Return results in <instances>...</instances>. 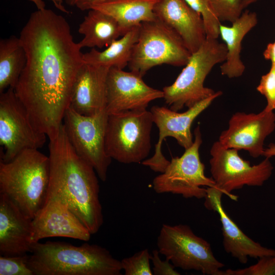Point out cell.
Returning a JSON list of instances; mask_svg holds the SVG:
<instances>
[{"label": "cell", "instance_id": "obj_23", "mask_svg": "<svg viewBox=\"0 0 275 275\" xmlns=\"http://www.w3.org/2000/svg\"><path fill=\"white\" fill-rule=\"evenodd\" d=\"M78 31L84 36L78 43L81 49L86 47L92 48L107 47L124 34L113 17L94 9L88 10V14L79 24Z\"/></svg>", "mask_w": 275, "mask_h": 275}, {"label": "cell", "instance_id": "obj_9", "mask_svg": "<svg viewBox=\"0 0 275 275\" xmlns=\"http://www.w3.org/2000/svg\"><path fill=\"white\" fill-rule=\"evenodd\" d=\"M194 136L192 145L180 157H173L165 171L153 179V188L156 193L200 199L206 195V188L203 186L216 187L212 178L205 175V165L200 159L202 139L199 126L195 128Z\"/></svg>", "mask_w": 275, "mask_h": 275}, {"label": "cell", "instance_id": "obj_1", "mask_svg": "<svg viewBox=\"0 0 275 275\" xmlns=\"http://www.w3.org/2000/svg\"><path fill=\"white\" fill-rule=\"evenodd\" d=\"M19 38L26 61L14 91L34 126L49 138L63 123L83 53L68 22L50 9L32 13Z\"/></svg>", "mask_w": 275, "mask_h": 275}, {"label": "cell", "instance_id": "obj_7", "mask_svg": "<svg viewBox=\"0 0 275 275\" xmlns=\"http://www.w3.org/2000/svg\"><path fill=\"white\" fill-rule=\"evenodd\" d=\"M153 123L146 109L108 115L105 136L108 156L123 163L142 162L151 150Z\"/></svg>", "mask_w": 275, "mask_h": 275}, {"label": "cell", "instance_id": "obj_34", "mask_svg": "<svg viewBox=\"0 0 275 275\" xmlns=\"http://www.w3.org/2000/svg\"><path fill=\"white\" fill-rule=\"evenodd\" d=\"M112 0H79L76 6L81 11L89 10L94 5Z\"/></svg>", "mask_w": 275, "mask_h": 275}, {"label": "cell", "instance_id": "obj_28", "mask_svg": "<svg viewBox=\"0 0 275 275\" xmlns=\"http://www.w3.org/2000/svg\"><path fill=\"white\" fill-rule=\"evenodd\" d=\"M29 255L0 256V275H34L28 265Z\"/></svg>", "mask_w": 275, "mask_h": 275}, {"label": "cell", "instance_id": "obj_22", "mask_svg": "<svg viewBox=\"0 0 275 275\" xmlns=\"http://www.w3.org/2000/svg\"><path fill=\"white\" fill-rule=\"evenodd\" d=\"M158 1L112 0L94 5L91 9L113 17L125 34L130 29L144 22L155 20L157 17L154 9Z\"/></svg>", "mask_w": 275, "mask_h": 275}, {"label": "cell", "instance_id": "obj_6", "mask_svg": "<svg viewBox=\"0 0 275 275\" xmlns=\"http://www.w3.org/2000/svg\"><path fill=\"white\" fill-rule=\"evenodd\" d=\"M191 55L178 34L157 17L141 24L128 67L143 77L156 66H185Z\"/></svg>", "mask_w": 275, "mask_h": 275}, {"label": "cell", "instance_id": "obj_5", "mask_svg": "<svg viewBox=\"0 0 275 275\" xmlns=\"http://www.w3.org/2000/svg\"><path fill=\"white\" fill-rule=\"evenodd\" d=\"M227 49L217 39L206 38L201 47L191 53L175 81L163 88V98L170 109L178 112L189 108L212 96L216 92L204 85L205 78L213 67L223 63Z\"/></svg>", "mask_w": 275, "mask_h": 275}, {"label": "cell", "instance_id": "obj_16", "mask_svg": "<svg viewBox=\"0 0 275 275\" xmlns=\"http://www.w3.org/2000/svg\"><path fill=\"white\" fill-rule=\"evenodd\" d=\"M91 235L68 206L55 198L47 199L43 207L32 220V243L53 237L87 241Z\"/></svg>", "mask_w": 275, "mask_h": 275}, {"label": "cell", "instance_id": "obj_8", "mask_svg": "<svg viewBox=\"0 0 275 275\" xmlns=\"http://www.w3.org/2000/svg\"><path fill=\"white\" fill-rule=\"evenodd\" d=\"M158 250L175 267L207 275H222L225 265L214 256L210 244L196 235L187 225H162L157 240Z\"/></svg>", "mask_w": 275, "mask_h": 275}, {"label": "cell", "instance_id": "obj_30", "mask_svg": "<svg viewBox=\"0 0 275 275\" xmlns=\"http://www.w3.org/2000/svg\"><path fill=\"white\" fill-rule=\"evenodd\" d=\"M222 275H275V255L260 258L246 268L223 271Z\"/></svg>", "mask_w": 275, "mask_h": 275}, {"label": "cell", "instance_id": "obj_32", "mask_svg": "<svg viewBox=\"0 0 275 275\" xmlns=\"http://www.w3.org/2000/svg\"><path fill=\"white\" fill-rule=\"evenodd\" d=\"M158 250H154L150 255V260L152 261L154 275H179L180 273L175 269V266L170 261L166 259L162 261L159 256Z\"/></svg>", "mask_w": 275, "mask_h": 275}, {"label": "cell", "instance_id": "obj_10", "mask_svg": "<svg viewBox=\"0 0 275 275\" xmlns=\"http://www.w3.org/2000/svg\"><path fill=\"white\" fill-rule=\"evenodd\" d=\"M108 116L105 109L92 116H85L69 106L63 120L66 134L74 150L94 168L103 182L112 160L105 148Z\"/></svg>", "mask_w": 275, "mask_h": 275}, {"label": "cell", "instance_id": "obj_38", "mask_svg": "<svg viewBox=\"0 0 275 275\" xmlns=\"http://www.w3.org/2000/svg\"><path fill=\"white\" fill-rule=\"evenodd\" d=\"M79 0H65V3L71 6H76Z\"/></svg>", "mask_w": 275, "mask_h": 275}, {"label": "cell", "instance_id": "obj_18", "mask_svg": "<svg viewBox=\"0 0 275 275\" xmlns=\"http://www.w3.org/2000/svg\"><path fill=\"white\" fill-rule=\"evenodd\" d=\"M109 68L84 63L72 88L69 106L77 113L92 116L105 109Z\"/></svg>", "mask_w": 275, "mask_h": 275}, {"label": "cell", "instance_id": "obj_27", "mask_svg": "<svg viewBox=\"0 0 275 275\" xmlns=\"http://www.w3.org/2000/svg\"><path fill=\"white\" fill-rule=\"evenodd\" d=\"M150 254L147 249L124 258L121 261L122 270L125 275H152L150 264Z\"/></svg>", "mask_w": 275, "mask_h": 275}, {"label": "cell", "instance_id": "obj_15", "mask_svg": "<svg viewBox=\"0 0 275 275\" xmlns=\"http://www.w3.org/2000/svg\"><path fill=\"white\" fill-rule=\"evenodd\" d=\"M139 74L111 67L106 81L105 110L108 115L145 109L151 101L163 98L162 91L148 86Z\"/></svg>", "mask_w": 275, "mask_h": 275}, {"label": "cell", "instance_id": "obj_4", "mask_svg": "<svg viewBox=\"0 0 275 275\" xmlns=\"http://www.w3.org/2000/svg\"><path fill=\"white\" fill-rule=\"evenodd\" d=\"M50 161L37 149L25 150L10 161L0 160V193L33 219L47 196Z\"/></svg>", "mask_w": 275, "mask_h": 275}, {"label": "cell", "instance_id": "obj_37", "mask_svg": "<svg viewBox=\"0 0 275 275\" xmlns=\"http://www.w3.org/2000/svg\"><path fill=\"white\" fill-rule=\"evenodd\" d=\"M258 0H242V7L244 9Z\"/></svg>", "mask_w": 275, "mask_h": 275}, {"label": "cell", "instance_id": "obj_21", "mask_svg": "<svg viewBox=\"0 0 275 275\" xmlns=\"http://www.w3.org/2000/svg\"><path fill=\"white\" fill-rule=\"evenodd\" d=\"M257 23V14L245 10L232 23L231 26L221 24L219 36L227 49L226 60L221 66L222 75L232 78L239 77L243 74L245 67L240 58L241 42L245 36Z\"/></svg>", "mask_w": 275, "mask_h": 275}, {"label": "cell", "instance_id": "obj_29", "mask_svg": "<svg viewBox=\"0 0 275 275\" xmlns=\"http://www.w3.org/2000/svg\"><path fill=\"white\" fill-rule=\"evenodd\" d=\"M220 21L233 23L242 13V0H209Z\"/></svg>", "mask_w": 275, "mask_h": 275}, {"label": "cell", "instance_id": "obj_35", "mask_svg": "<svg viewBox=\"0 0 275 275\" xmlns=\"http://www.w3.org/2000/svg\"><path fill=\"white\" fill-rule=\"evenodd\" d=\"M263 55L265 60L270 61L271 63H275V40L267 44Z\"/></svg>", "mask_w": 275, "mask_h": 275}, {"label": "cell", "instance_id": "obj_19", "mask_svg": "<svg viewBox=\"0 0 275 275\" xmlns=\"http://www.w3.org/2000/svg\"><path fill=\"white\" fill-rule=\"evenodd\" d=\"M33 219L6 195L0 193V254L18 256L31 252Z\"/></svg>", "mask_w": 275, "mask_h": 275}, {"label": "cell", "instance_id": "obj_25", "mask_svg": "<svg viewBox=\"0 0 275 275\" xmlns=\"http://www.w3.org/2000/svg\"><path fill=\"white\" fill-rule=\"evenodd\" d=\"M26 61L19 38L11 36L0 41V93L17 84Z\"/></svg>", "mask_w": 275, "mask_h": 275}, {"label": "cell", "instance_id": "obj_2", "mask_svg": "<svg viewBox=\"0 0 275 275\" xmlns=\"http://www.w3.org/2000/svg\"><path fill=\"white\" fill-rule=\"evenodd\" d=\"M49 140L50 177L47 199L64 202L91 234L103 223L99 182L94 168L74 150L62 123Z\"/></svg>", "mask_w": 275, "mask_h": 275}, {"label": "cell", "instance_id": "obj_17", "mask_svg": "<svg viewBox=\"0 0 275 275\" xmlns=\"http://www.w3.org/2000/svg\"><path fill=\"white\" fill-rule=\"evenodd\" d=\"M224 193L216 187H207L204 206L216 211L222 224L225 251L239 262L246 264L249 257L260 258L275 255V250L262 246L247 236L229 217L222 204Z\"/></svg>", "mask_w": 275, "mask_h": 275}, {"label": "cell", "instance_id": "obj_3", "mask_svg": "<svg viewBox=\"0 0 275 275\" xmlns=\"http://www.w3.org/2000/svg\"><path fill=\"white\" fill-rule=\"evenodd\" d=\"M28 265L34 275H121V261L105 248L61 241L32 243Z\"/></svg>", "mask_w": 275, "mask_h": 275}, {"label": "cell", "instance_id": "obj_11", "mask_svg": "<svg viewBox=\"0 0 275 275\" xmlns=\"http://www.w3.org/2000/svg\"><path fill=\"white\" fill-rule=\"evenodd\" d=\"M209 160L210 173L215 186L233 200L237 197L231 194L244 186H261L271 176L273 167L265 157L257 164L241 157L238 150L227 148L217 141L212 145Z\"/></svg>", "mask_w": 275, "mask_h": 275}, {"label": "cell", "instance_id": "obj_31", "mask_svg": "<svg viewBox=\"0 0 275 275\" xmlns=\"http://www.w3.org/2000/svg\"><path fill=\"white\" fill-rule=\"evenodd\" d=\"M256 90L266 98L267 104L264 109L275 110V63H271L269 71L261 76Z\"/></svg>", "mask_w": 275, "mask_h": 275}, {"label": "cell", "instance_id": "obj_36", "mask_svg": "<svg viewBox=\"0 0 275 275\" xmlns=\"http://www.w3.org/2000/svg\"><path fill=\"white\" fill-rule=\"evenodd\" d=\"M263 156L269 158L272 156H275V144L270 143L267 148L265 149Z\"/></svg>", "mask_w": 275, "mask_h": 275}, {"label": "cell", "instance_id": "obj_33", "mask_svg": "<svg viewBox=\"0 0 275 275\" xmlns=\"http://www.w3.org/2000/svg\"><path fill=\"white\" fill-rule=\"evenodd\" d=\"M33 2L36 6L37 10H42L45 8V4L43 0H28ZM52 2L54 6L59 10L64 13L69 12L63 5V0H48Z\"/></svg>", "mask_w": 275, "mask_h": 275}, {"label": "cell", "instance_id": "obj_26", "mask_svg": "<svg viewBox=\"0 0 275 275\" xmlns=\"http://www.w3.org/2000/svg\"><path fill=\"white\" fill-rule=\"evenodd\" d=\"M189 7L202 17L206 38L217 39L221 21L209 0H185Z\"/></svg>", "mask_w": 275, "mask_h": 275}, {"label": "cell", "instance_id": "obj_14", "mask_svg": "<svg viewBox=\"0 0 275 275\" xmlns=\"http://www.w3.org/2000/svg\"><path fill=\"white\" fill-rule=\"evenodd\" d=\"M275 129V114L264 108L258 114L236 112L229 121L228 127L218 139L227 148L245 150L253 158L263 156L264 141Z\"/></svg>", "mask_w": 275, "mask_h": 275}, {"label": "cell", "instance_id": "obj_24", "mask_svg": "<svg viewBox=\"0 0 275 275\" xmlns=\"http://www.w3.org/2000/svg\"><path fill=\"white\" fill-rule=\"evenodd\" d=\"M140 25L134 26L109 45L103 51L92 48L83 54L84 63L94 65L123 69L128 66L133 47L136 43Z\"/></svg>", "mask_w": 275, "mask_h": 275}, {"label": "cell", "instance_id": "obj_12", "mask_svg": "<svg viewBox=\"0 0 275 275\" xmlns=\"http://www.w3.org/2000/svg\"><path fill=\"white\" fill-rule=\"evenodd\" d=\"M46 136L34 126L28 111L13 88L1 93V161L7 162L25 150L42 147Z\"/></svg>", "mask_w": 275, "mask_h": 275}, {"label": "cell", "instance_id": "obj_20", "mask_svg": "<svg viewBox=\"0 0 275 275\" xmlns=\"http://www.w3.org/2000/svg\"><path fill=\"white\" fill-rule=\"evenodd\" d=\"M154 12L158 19L178 34L191 53L205 41L206 35L202 18L185 0H159Z\"/></svg>", "mask_w": 275, "mask_h": 275}, {"label": "cell", "instance_id": "obj_13", "mask_svg": "<svg viewBox=\"0 0 275 275\" xmlns=\"http://www.w3.org/2000/svg\"><path fill=\"white\" fill-rule=\"evenodd\" d=\"M222 94V91H217L212 96L183 113H178L164 106H152L150 112L153 122L159 130V139L155 145L154 154L150 158L143 160L142 164L149 167L154 172L163 173L170 162L161 152L163 140L167 137H172L184 149L190 147L194 142L191 131L193 122Z\"/></svg>", "mask_w": 275, "mask_h": 275}]
</instances>
